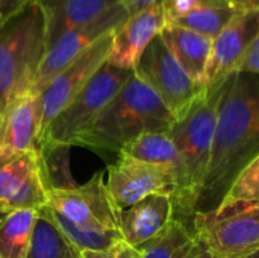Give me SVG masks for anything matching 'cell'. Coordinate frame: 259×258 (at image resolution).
<instances>
[{
    "instance_id": "5b68a950",
    "label": "cell",
    "mask_w": 259,
    "mask_h": 258,
    "mask_svg": "<svg viewBox=\"0 0 259 258\" xmlns=\"http://www.w3.org/2000/svg\"><path fill=\"white\" fill-rule=\"evenodd\" d=\"M191 230L200 245L217 258H244L259 249V201L222 202L196 213Z\"/></svg>"
},
{
    "instance_id": "7c38bea8",
    "label": "cell",
    "mask_w": 259,
    "mask_h": 258,
    "mask_svg": "<svg viewBox=\"0 0 259 258\" xmlns=\"http://www.w3.org/2000/svg\"><path fill=\"white\" fill-rule=\"evenodd\" d=\"M106 187L117 207L123 210L152 195L173 198L178 192V178L165 166L118 154V160L108 166Z\"/></svg>"
},
{
    "instance_id": "83f0119b",
    "label": "cell",
    "mask_w": 259,
    "mask_h": 258,
    "mask_svg": "<svg viewBox=\"0 0 259 258\" xmlns=\"http://www.w3.org/2000/svg\"><path fill=\"white\" fill-rule=\"evenodd\" d=\"M35 0H0V29L17 18Z\"/></svg>"
},
{
    "instance_id": "e0dca14e",
    "label": "cell",
    "mask_w": 259,
    "mask_h": 258,
    "mask_svg": "<svg viewBox=\"0 0 259 258\" xmlns=\"http://www.w3.org/2000/svg\"><path fill=\"white\" fill-rule=\"evenodd\" d=\"M44 15L47 47L67 30L83 26L123 0H38ZM47 50V49H46Z\"/></svg>"
},
{
    "instance_id": "cb8c5ba5",
    "label": "cell",
    "mask_w": 259,
    "mask_h": 258,
    "mask_svg": "<svg viewBox=\"0 0 259 258\" xmlns=\"http://www.w3.org/2000/svg\"><path fill=\"white\" fill-rule=\"evenodd\" d=\"M52 213H53V219H55L56 225L62 230V233L82 252H85V251H103V249H108V248L114 246L120 240H123L120 231L85 228V227L76 225V224L64 219L62 216L56 214L53 210H52Z\"/></svg>"
},
{
    "instance_id": "277c9868",
    "label": "cell",
    "mask_w": 259,
    "mask_h": 258,
    "mask_svg": "<svg viewBox=\"0 0 259 258\" xmlns=\"http://www.w3.org/2000/svg\"><path fill=\"white\" fill-rule=\"evenodd\" d=\"M46 49L44 15L35 0L0 29V116L32 91Z\"/></svg>"
},
{
    "instance_id": "30bf717a",
    "label": "cell",
    "mask_w": 259,
    "mask_h": 258,
    "mask_svg": "<svg viewBox=\"0 0 259 258\" xmlns=\"http://www.w3.org/2000/svg\"><path fill=\"white\" fill-rule=\"evenodd\" d=\"M127 18L129 12L121 3L100 15L99 18L62 33L55 43L47 47L38 75L35 78L32 93L41 94L58 73H61L68 64H71L76 58L93 47L99 40L112 33Z\"/></svg>"
},
{
    "instance_id": "2e32d148",
    "label": "cell",
    "mask_w": 259,
    "mask_h": 258,
    "mask_svg": "<svg viewBox=\"0 0 259 258\" xmlns=\"http://www.w3.org/2000/svg\"><path fill=\"white\" fill-rule=\"evenodd\" d=\"M173 219V198L168 195H152L120 210L118 231L127 245L140 248L161 234Z\"/></svg>"
},
{
    "instance_id": "f546056e",
    "label": "cell",
    "mask_w": 259,
    "mask_h": 258,
    "mask_svg": "<svg viewBox=\"0 0 259 258\" xmlns=\"http://www.w3.org/2000/svg\"><path fill=\"white\" fill-rule=\"evenodd\" d=\"M162 0H123V5L126 6L129 15L141 11V9H146L149 6H153V5H159Z\"/></svg>"
},
{
    "instance_id": "44dd1931",
    "label": "cell",
    "mask_w": 259,
    "mask_h": 258,
    "mask_svg": "<svg viewBox=\"0 0 259 258\" xmlns=\"http://www.w3.org/2000/svg\"><path fill=\"white\" fill-rule=\"evenodd\" d=\"M27 258H85L83 252L62 233L49 207L39 210L33 242Z\"/></svg>"
},
{
    "instance_id": "7a4b0ae2",
    "label": "cell",
    "mask_w": 259,
    "mask_h": 258,
    "mask_svg": "<svg viewBox=\"0 0 259 258\" xmlns=\"http://www.w3.org/2000/svg\"><path fill=\"white\" fill-rule=\"evenodd\" d=\"M175 116L134 73L87 129L74 146L85 148L99 154H120L129 143L146 132L170 131Z\"/></svg>"
},
{
    "instance_id": "6da1fadb",
    "label": "cell",
    "mask_w": 259,
    "mask_h": 258,
    "mask_svg": "<svg viewBox=\"0 0 259 258\" xmlns=\"http://www.w3.org/2000/svg\"><path fill=\"white\" fill-rule=\"evenodd\" d=\"M259 157V75L235 71L226 78L208 172L194 208L215 210L234 181Z\"/></svg>"
},
{
    "instance_id": "4fadbf2b",
    "label": "cell",
    "mask_w": 259,
    "mask_h": 258,
    "mask_svg": "<svg viewBox=\"0 0 259 258\" xmlns=\"http://www.w3.org/2000/svg\"><path fill=\"white\" fill-rule=\"evenodd\" d=\"M259 36V6L241 11L225 30L212 40L203 88L223 82L235 73Z\"/></svg>"
},
{
    "instance_id": "3957f363",
    "label": "cell",
    "mask_w": 259,
    "mask_h": 258,
    "mask_svg": "<svg viewBox=\"0 0 259 258\" xmlns=\"http://www.w3.org/2000/svg\"><path fill=\"white\" fill-rule=\"evenodd\" d=\"M225 81L203 88L190 108L175 119L168 131L182 163L181 190L173 198L175 219L187 224L190 228L211 160Z\"/></svg>"
},
{
    "instance_id": "603a6c76",
    "label": "cell",
    "mask_w": 259,
    "mask_h": 258,
    "mask_svg": "<svg viewBox=\"0 0 259 258\" xmlns=\"http://www.w3.org/2000/svg\"><path fill=\"white\" fill-rule=\"evenodd\" d=\"M241 11L244 9L238 8L229 0H208L205 5L181 18L175 24L214 40Z\"/></svg>"
},
{
    "instance_id": "52a82bcc",
    "label": "cell",
    "mask_w": 259,
    "mask_h": 258,
    "mask_svg": "<svg viewBox=\"0 0 259 258\" xmlns=\"http://www.w3.org/2000/svg\"><path fill=\"white\" fill-rule=\"evenodd\" d=\"M47 207L64 219L93 230L118 231L120 208L108 192L105 172H96L82 186L52 187Z\"/></svg>"
},
{
    "instance_id": "9c48e42d",
    "label": "cell",
    "mask_w": 259,
    "mask_h": 258,
    "mask_svg": "<svg viewBox=\"0 0 259 258\" xmlns=\"http://www.w3.org/2000/svg\"><path fill=\"white\" fill-rule=\"evenodd\" d=\"M42 152H23L0 158V210H42L50 189Z\"/></svg>"
},
{
    "instance_id": "8992f818",
    "label": "cell",
    "mask_w": 259,
    "mask_h": 258,
    "mask_svg": "<svg viewBox=\"0 0 259 258\" xmlns=\"http://www.w3.org/2000/svg\"><path fill=\"white\" fill-rule=\"evenodd\" d=\"M132 73L134 70L118 68L106 62L76 99L50 123L41 140V151L56 152L74 146L79 137L91 128Z\"/></svg>"
},
{
    "instance_id": "d6a6232c",
    "label": "cell",
    "mask_w": 259,
    "mask_h": 258,
    "mask_svg": "<svg viewBox=\"0 0 259 258\" xmlns=\"http://www.w3.org/2000/svg\"><path fill=\"white\" fill-rule=\"evenodd\" d=\"M244 258H259V249H256L255 252H252V254H249L247 257Z\"/></svg>"
},
{
    "instance_id": "d6986e66",
    "label": "cell",
    "mask_w": 259,
    "mask_h": 258,
    "mask_svg": "<svg viewBox=\"0 0 259 258\" xmlns=\"http://www.w3.org/2000/svg\"><path fill=\"white\" fill-rule=\"evenodd\" d=\"M39 211L33 208L0 210V258H27Z\"/></svg>"
},
{
    "instance_id": "8fae6325",
    "label": "cell",
    "mask_w": 259,
    "mask_h": 258,
    "mask_svg": "<svg viewBox=\"0 0 259 258\" xmlns=\"http://www.w3.org/2000/svg\"><path fill=\"white\" fill-rule=\"evenodd\" d=\"M112 35L114 32L99 40L93 47L58 73L44 88L41 93L39 143L50 123L76 99L94 75L108 62L112 47Z\"/></svg>"
},
{
    "instance_id": "7402d4cb",
    "label": "cell",
    "mask_w": 259,
    "mask_h": 258,
    "mask_svg": "<svg viewBox=\"0 0 259 258\" xmlns=\"http://www.w3.org/2000/svg\"><path fill=\"white\" fill-rule=\"evenodd\" d=\"M197 245L193 230L187 224L173 219L161 234L137 249L141 258H190Z\"/></svg>"
},
{
    "instance_id": "5bb4252c",
    "label": "cell",
    "mask_w": 259,
    "mask_h": 258,
    "mask_svg": "<svg viewBox=\"0 0 259 258\" xmlns=\"http://www.w3.org/2000/svg\"><path fill=\"white\" fill-rule=\"evenodd\" d=\"M167 26L161 3L141 9L118 26L112 35V47L108 64L134 70L147 46Z\"/></svg>"
},
{
    "instance_id": "1f68e13d",
    "label": "cell",
    "mask_w": 259,
    "mask_h": 258,
    "mask_svg": "<svg viewBox=\"0 0 259 258\" xmlns=\"http://www.w3.org/2000/svg\"><path fill=\"white\" fill-rule=\"evenodd\" d=\"M231 3L237 5L241 9H249L253 6H259V0H229Z\"/></svg>"
},
{
    "instance_id": "ac0fdd59",
    "label": "cell",
    "mask_w": 259,
    "mask_h": 258,
    "mask_svg": "<svg viewBox=\"0 0 259 258\" xmlns=\"http://www.w3.org/2000/svg\"><path fill=\"white\" fill-rule=\"evenodd\" d=\"M159 35L191 81L203 88L212 40L176 24H167Z\"/></svg>"
},
{
    "instance_id": "ba28073f",
    "label": "cell",
    "mask_w": 259,
    "mask_h": 258,
    "mask_svg": "<svg viewBox=\"0 0 259 258\" xmlns=\"http://www.w3.org/2000/svg\"><path fill=\"white\" fill-rule=\"evenodd\" d=\"M134 75L158 94L175 119L182 116L203 90L185 73L161 35L147 46Z\"/></svg>"
},
{
    "instance_id": "484cf974",
    "label": "cell",
    "mask_w": 259,
    "mask_h": 258,
    "mask_svg": "<svg viewBox=\"0 0 259 258\" xmlns=\"http://www.w3.org/2000/svg\"><path fill=\"white\" fill-rule=\"evenodd\" d=\"M208 0H162L161 6L164 11V17L167 24H175L181 18L187 17Z\"/></svg>"
},
{
    "instance_id": "ffe728a7",
    "label": "cell",
    "mask_w": 259,
    "mask_h": 258,
    "mask_svg": "<svg viewBox=\"0 0 259 258\" xmlns=\"http://www.w3.org/2000/svg\"><path fill=\"white\" fill-rule=\"evenodd\" d=\"M120 154L129 155L132 158H137L146 163L159 164V166H165L171 169L178 178L176 195L179 193L181 184H182V163H181V157L176 149V144L171 140L168 131L146 132L140 135L138 138H135L132 143H129Z\"/></svg>"
},
{
    "instance_id": "d4e9b609",
    "label": "cell",
    "mask_w": 259,
    "mask_h": 258,
    "mask_svg": "<svg viewBox=\"0 0 259 258\" xmlns=\"http://www.w3.org/2000/svg\"><path fill=\"white\" fill-rule=\"evenodd\" d=\"M231 201H259V157L247 164L234 181L223 202Z\"/></svg>"
},
{
    "instance_id": "4dcf8cb0",
    "label": "cell",
    "mask_w": 259,
    "mask_h": 258,
    "mask_svg": "<svg viewBox=\"0 0 259 258\" xmlns=\"http://www.w3.org/2000/svg\"><path fill=\"white\" fill-rule=\"evenodd\" d=\"M190 258H217L211 251H208L203 245H197V248L194 249V252L191 254Z\"/></svg>"
},
{
    "instance_id": "f1b7e54d",
    "label": "cell",
    "mask_w": 259,
    "mask_h": 258,
    "mask_svg": "<svg viewBox=\"0 0 259 258\" xmlns=\"http://www.w3.org/2000/svg\"><path fill=\"white\" fill-rule=\"evenodd\" d=\"M237 71H247V73L259 75V36L253 43V46L249 49L246 58L243 59Z\"/></svg>"
},
{
    "instance_id": "9a60e30c",
    "label": "cell",
    "mask_w": 259,
    "mask_h": 258,
    "mask_svg": "<svg viewBox=\"0 0 259 258\" xmlns=\"http://www.w3.org/2000/svg\"><path fill=\"white\" fill-rule=\"evenodd\" d=\"M41 94L27 93L0 116V158L23 152H42L39 143Z\"/></svg>"
},
{
    "instance_id": "4316f807",
    "label": "cell",
    "mask_w": 259,
    "mask_h": 258,
    "mask_svg": "<svg viewBox=\"0 0 259 258\" xmlns=\"http://www.w3.org/2000/svg\"><path fill=\"white\" fill-rule=\"evenodd\" d=\"M85 258H141L137 248L127 245L124 240H120L114 246L103 251H85Z\"/></svg>"
}]
</instances>
